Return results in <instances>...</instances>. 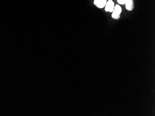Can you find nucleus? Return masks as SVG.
<instances>
[{
	"label": "nucleus",
	"mask_w": 155,
	"mask_h": 116,
	"mask_svg": "<svg viewBox=\"0 0 155 116\" xmlns=\"http://www.w3.org/2000/svg\"><path fill=\"white\" fill-rule=\"evenodd\" d=\"M114 2L113 1V0H109L107 1L106 4L105 6V10L106 12H113L114 9Z\"/></svg>",
	"instance_id": "2"
},
{
	"label": "nucleus",
	"mask_w": 155,
	"mask_h": 116,
	"mask_svg": "<svg viewBox=\"0 0 155 116\" xmlns=\"http://www.w3.org/2000/svg\"><path fill=\"white\" fill-rule=\"evenodd\" d=\"M125 5L127 10L128 11H132L134 8V0H127Z\"/></svg>",
	"instance_id": "4"
},
{
	"label": "nucleus",
	"mask_w": 155,
	"mask_h": 116,
	"mask_svg": "<svg viewBox=\"0 0 155 116\" xmlns=\"http://www.w3.org/2000/svg\"><path fill=\"white\" fill-rule=\"evenodd\" d=\"M122 12V8L119 5L117 4L114 9L113 13L111 15L112 18L115 20H118L120 19V14Z\"/></svg>",
	"instance_id": "1"
},
{
	"label": "nucleus",
	"mask_w": 155,
	"mask_h": 116,
	"mask_svg": "<svg viewBox=\"0 0 155 116\" xmlns=\"http://www.w3.org/2000/svg\"><path fill=\"white\" fill-rule=\"evenodd\" d=\"M127 0H117V1L119 4L125 5Z\"/></svg>",
	"instance_id": "5"
},
{
	"label": "nucleus",
	"mask_w": 155,
	"mask_h": 116,
	"mask_svg": "<svg viewBox=\"0 0 155 116\" xmlns=\"http://www.w3.org/2000/svg\"><path fill=\"white\" fill-rule=\"evenodd\" d=\"M107 0H94V4L99 8H103L105 7Z\"/></svg>",
	"instance_id": "3"
}]
</instances>
